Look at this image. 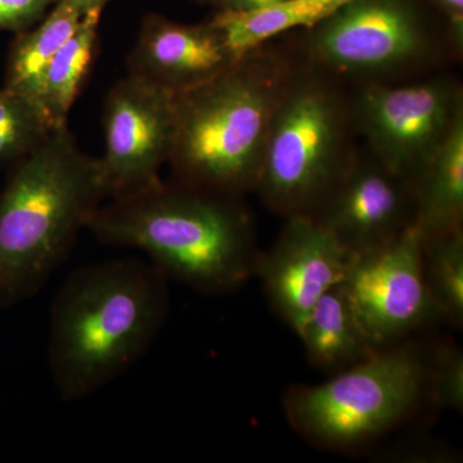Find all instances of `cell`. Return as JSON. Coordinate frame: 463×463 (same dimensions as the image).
<instances>
[{"label":"cell","instance_id":"obj_22","mask_svg":"<svg viewBox=\"0 0 463 463\" xmlns=\"http://www.w3.org/2000/svg\"><path fill=\"white\" fill-rule=\"evenodd\" d=\"M60 0H0V32H25L41 23Z\"/></svg>","mask_w":463,"mask_h":463},{"label":"cell","instance_id":"obj_26","mask_svg":"<svg viewBox=\"0 0 463 463\" xmlns=\"http://www.w3.org/2000/svg\"><path fill=\"white\" fill-rule=\"evenodd\" d=\"M194 2L200 3V5H203V0H194Z\"/></svg>","mask_w":463,"mask_h":463},{"label":"cell","instance_id":"obj_19","mask_svg":"<svg viewBox=\"0 0 463 463\" xmlns=\"http://www.w3.org/2000/svg\"><path fill=\"white\" fill-rule=\"evenodd\" d=\"M422 270L441 321L463 325V230L422 240Z\"/></svg>","mask_w":463,"mask_h":463},{"label":"cell","instance_id":"obj_4","mask_svg":"<svg viewBox=\"0 0 463 463\" xmlns=\"http://www.w3.org/2000/svg\"><path fill=\"white\" fill-rule=\"evenodd\" d=\"M294 62V50L267 42L207 83L176 94L174 179L230 196L255 192L273 112Z\"/></svg>","mask_w":463,"mask_h":463},{"label":"cell","instance_id":"obj_21","mask_svg":"<svg viewBox=\"0 0 463 463\" xmlns=\"http://www.w3.org/2000/svg\"><path fill=\"white\" fill-rule=\"evenodd\" d=\"M425 397L438 410H463V353L443 341L426 353Z\"/></svg>","mask_w":463,"mask_h":463},{"label":"cell","instance_id":"obj_6","mask_svg":"<svg viewBox=\"0 0 463 463\" xmlns=\"http://www.w3.org/2000/svg\"><path fill=\"white\" fill-rule=\"evenodd\" d=\"M428 0H350L303 35L294 52L350 88L441 71L462 56Z\"/></svg>","mask_w":463,"mask_h":463},{"label":"cell","instance_id":"obj_10","mask_svg":"<svg viewBox=\"0 0 463 463\" xmlns=\"http://www.w3.org/2000/svg\"><path fill=\"white\" fill-rule=\"evenodd\" d=\"M176 94L128 74L103 109L105 154L99 157L109 199L161 181L175 137ZM108 199V200H109Z\"/></svg>","mask_w":463,"mask_h":463},{"label":"cell","instance_id":"obj_16","mask_svg":"<svg viewBox=\"0 0 463 463\" xmlns=\"http://www.w3.org/2000/svg\"><path fill=\"white\" fill-rule=\"evenodd\" d=\"M83 16L84 12L74 5L60 0L41 23L16 33L9 48L3 87L41 105L48 67Z\"/></svg>","mask_w":463,"mask_h":463},{"label":"cell","instance_id":"obj_7","mask_svg":"<svg viewBox=\"0 0 463 463\" xmlns=\"http://www.w3.org/2000/svg\"><path fill=\"white\" fill-rule=\"evenodd\" d=\"M426 353L414 341L383 347L319 385H294L283 410L298 434L323 449L373 443L407 421L425 397Z\"/></svg>","mask_w":463,"mask_h":463},{"label":"cell","instance_id":"obj_17","mask_svg":"<svg viewBox=\"0 0 463 463\" xmlns=\"http://www.w3.org/2000/svg\"><path fill=\"white\" fill-rule=\"evenodd\" d=\"M350 0H286L254 12L216 11L210 18L237 58L292 30H307L332 16Z\"/></svg>","mask_w":463,"mask_h":463},{"label":"cell","instance_id":"obj_18","mask_svg":"<svg viewBox=\"0 0 463 463\" xmlns=\"http://www.w3.org/2000/svg\"><path fill=\"white\" fill-rule=\"evenodd\" d=\"M102 7L85 12L69 41L52 60L45 74L41 105L54 128L67 125L70 111L83 90L99 47Z\"/></svg>","mask_w":463,"mask_h":463},{"label":"cell","instance_id":"obj_3","mask_svg":"<svg viewBox=\"0 0 463 463\" xmlns=\"http://www.w3.org/2000/svg\"><path fill=\"white\" fill-rule=\"evenodd\" d=\"M11 170L0 194V310L47 285L109 199L99 157L80 148L69 125Z\"/></svg>","mask_w":463,"mask_h":463},{"label":"cell","instance_id":"obj_5","mask_svg":"<svg viewBox=\"0 0 463 463\" xmlns=\"http://www.w3.org/2000/svg\"><path fill=\"white\" fill-rule=\"evenodd\" d=\"M359 146L352 88L295 53L255 192L283 219L313 216L345 175Z\"/></svg>","mask_w":463,"mask_h":463},{"label":"cell","instance_id":"obj_15","mask_svg":"<svg viewBox=\"0 0 463 463\" xmlns=\"http://www.w3.org/2000/svg\"><path fill=\"white\" fill-rule=\"evenodd\" d=\"M414 200L422 240L463 230V118L414 184Z\"/></svg>","mask_w":463,"mask_h":463},{"label":"cell","instance_id":"obj_25","mask_svg":"<svg viewBox=\"0 0 463 463\" xmlns=\"http://www.w3.org/2000/svg\"><path fill=\"white\" fill-rule=\"evenodd\" d=\"M67 2L74 5L75 7L80 9L81 12L90 11V9L102 7L105 8V5H108L109 0H67Z\"/></svg>","mask_w":463,"mask_h":463},{"label":"cell","instance_id":"obj_13","mask_svg":"<svg viewBox=\"0 0 463 463\" xmlns=\"http://www.w3.org/2000/svg\"><path fill=\"white\" fill-rule=\"evenodd\" d=\"M237 60L210 21L191 25L148 14L128 54L127 70L129 75L181 94L221 75Z\"/></svg>","mask_w":463,"mask_h":463},{"label":"cell","instance_id":"obj_11","mask_svg":"<svg viewBox=\"0 0 463 463\" xmlns=\"http://www.w3.org/2000/svg\"><path fill=\"white\" fill-rule=\"evenodd\" d=\"M412 183L390 170L364 145L313 218L353 255L389 245L414 227Z\"/></svg>","mask_w":463,"mask_h":463},{"label":"cell","instance_id":"obj_2","mask_svg":"<svg viewBox=\"0 0 463 463\" xmlns=\"http://www.w3.org/2000/svg\"><path fill=\"white\" fill-rule=\"evenodd\" d=\"M88 230L106 245L142 250L167 279L207 295L242 288L260 254L242 197L175 179L109 199Z\"/></svg>","mask_w":463,"mask_h":463},{"label":"cell","instance_id":"obj_1","mask_svg":"<svg viewBox=\"0 0 463 463\" xmlns=\"http://www.w3.org/2000/svg\"><path fill=\"white\" fill-rule=\"evenodd\" d=\"M170 312L169 279L138 258L79 268L52 304L48 362L67 403L90 397L130 370Z\"/></svg>","mask_w":463,"mask_h":463},{"label":"cell","instance_id":"obj_8","mask_svg":"<svg viewBox=\"0 0 463 463\" xmlns=\"http://www.w3.org/2000/svg\"><path fill=\"white\" fill-rule=\"evenodd\" d=\"M359 141L413 187L463 118L462 85L446 72L352 88Z\"/></svg>","mask_w":463,"mask_h":463},{"label":"cell","instance_id":"obj_9","mask_svg":"<svg viewBox=\"0 0 463 463\" xmlns=\"http://www.w3.org/2000/svg\"><path fill=\"white\" fill-rule=\"evenodd\" d=\"M343 285L377 350L441 321L423 277L422 239L414 227L383 248L354 255Z\"/></svg>","mask_w":463,"mask_h":463},{"label":"cell","instance_id":"obj_14","mask_svg":"<svg viewBox=\"0 0 463 463\" xmlns=\"http://www.w3.org/2000/svg\"><path fill=\"white\" fill-rule=\"evenodd\" d=\"M298 336L310 364L327 373H339L379 352L362 330L343 282L317 301Z\"/></svg>","mask_w":463,"mask_h":463},{"label":"cell","instance_id":"obj_24","mask_svg":"<svg viewBox=\"0 0 463 463\" xmlns=\"http://www.w3.org/2000/svg\"><path fill=\"white\" fill-rule=\"evenodd\" d=\"M283 2L286 0H203V5H213L216 11L254 12Z\"/></svg>","mask_w":463,"mask_h":463},{"label":"cell","instance_id":"obj_12","mask_svg":"<svg viewBox=\"0 0 463 463\" xmlns=\"http://www.w3.org/2000/svg\"><path fill=\"white\" fill-rule=\"evenodd\" d=\"M285 221L272 248L259 254L255 277L274 312L298 335L317 301L345 279L354 255L313 216Z\"/></svg>","mask_w":463,"mask_h":463},{"label":"cell","instance_id":"obj_20","mask_svg":"<svg viewBox=\"0 0 463 463\" xmlns=\"http://www.w3.org/2000/svg\"><path fill=\"white\" fill-rule=\"evenodd\" d=\"M54 129L41 105L0 88V172L17 165Z\"/></svg>","mask_w":463,"mask_h":463},{"label":"cell","instance_id":"obj_23","mask_svg":"<svg viewBox=\"0 0 463 463\" xmlns=\"http://www.w3.org/2000/svg\"><path fill=\"white\" fill-rule=\"evenodd\" d=\"M432 8L446 20L457 48L463 51V0H428Z\"/></svg>","mask_w":463,"mask_h":463}]
</instances>
